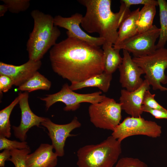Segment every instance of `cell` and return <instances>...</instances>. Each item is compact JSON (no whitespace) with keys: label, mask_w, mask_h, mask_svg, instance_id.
I'll return each mask as SVG.
<instances>
[{"label":"cell","mask_w":167,"mask_h":167,"mask_svg":"<svg viewBox=\"0 0 167 167\" xmlns=\"http://www.w3.org/2000/svg\"><path fill=\"white\" fill-rule=\"evenodd\" d=\"M49 54L53 71L71 83L104 72L102 49L74 38L67 37L56 43Z\"/></svg>","instance_id":"obj_1"},{"label":"cell","mask_w":167,"mask_h":167,"mask_svg":"<svg viewBox=\"0 0 167 167\" xmlns=\"http://www.w3.org/2000/svg\"><path fill=\"white\" fill-rule=\"evenodd\" d=\"M86 8L81 25L88 33H97L105 42L114 45L118 37V29L131 11L122 1L118 12L111 9L110 0H79Z\"/></svg>","instance_id":"obj_2"},{"label":"cell","mask_w":167,"mask_h":167,"mask_svg":"<svg viewBox=\"0 0 167 167\" xmlns=\"http://www.w3.org/2000/svg\"><path fill=\"white\" fill-rule=\"evenodd\" d=\"M31 15L34 26L27 43L26 49L29 59L38 61L56 44L61 32L54 25L51 15L37 10H33Z\"/></svg>","instance_id":"obj_3"},{"label":"cell","mask_w":167,"mask_h":167,"mask_svg":"<svg viewBox=\"0 0 167 167\" xmlns=\"http://www.w3.org/2000/svg\"><path fill=\"white\" fill-rule=\"evenodd\" d=\"M122 153L121 142L112 135L101 143L77 151L78 167H112Z\"/></svg>","instance_id":"obj_4"},{"label":"cell","mask_w":167,"mask_h":167,"mask_svg":"<svg viewBox=\"0 0 167 167\" xmlns=\"http://www.w3.org/2000/svg\"><path fill=\"white\" fill-rule=\"evenodd\" d=\"M132 58L143 70L145 79L153 90L167 91V88L161 85L167 83V76L165 73L167 68V48L156 49L149 54Z\"/></svg>","instance_id":"obj_5"},{"label":"cell","mask_w":167,"mask_h":167,"mask_svg":"<svg viewBox=\"0 0 167 167\" xmlns=\"http://www.w3.org/2000/svg\"><path fill=\"white\" fill-rule=\"evenodd\" d=\"M121 104L106 96L88 109L90 122L96 127L113 131L122 119Z\"/></svg>","instance_id":"obj_6"},{"label":"cell","mask_w":167,"mask_h":167,"mask_svg":"<svg viewBox=\"0 0 167 167\" xmlns=\"http://www.w3.org/2000/svg\"><path fill=\"white\" fill-rule=\"evenodd\" d=\"M101 93V91L87 94L78 93L71 90L68 84L65 83L58 92L47 95L46 97L40 99L45 102L47 110L54 103L61 102L65 105L63 108L64 111H74L79 107L81 103L94 104L101 102L106 97Z\"/></svg>","instance_id":"obj_7"},{"label":"cell","mask_w":167,"mask_h":167,"mask_svg":"<svg viewBox=\"0 0 167 167\" xmlns=\"http://www.w3.org/2000/svg\"><path fill=\"white\" fill-rule=\"evenodd\" d=\"M113 131L111 135L121 142L125 139L135 135L158 137L161 134L162 128L155 122L145 120L141 116H131L125 118Z\"/></svg>","instance_id":"obj_8"},{"label":"cell","mask_w":167,"mask_h":167,"mask_svg":"<svg viewBox=\"0 0 167 167\" xmlns=\"http://www.w3.org/2000/svg\"><path fill=\"white\" fill-rule=\"evenodd\" d=\"M160 32V28L153 25L147 31L138 33L119 45H113V47L120 50H125L131 53L134 57L148 55L156 50L155 42Z\"/></svg>","instance_id":"obj_9"},{"label":"cell","mask_w":167,"mask_h":167,"mask_svg":"<svg viewBox=\"0 0 167 167\" xmlns=\"http://www.w3.org/2000/svg\"><path fill=\"white\" fill-rule=\"evenodd\" d=\"M41 124L47 129L48 135L52 141V145L58 156L64 155V147L66 139L75 135L70 134L71 132L81 126V123L76 117L71 122L65 124H56L49 118H46Z\"/></svg>","instance_id":"obj_10"},{"label":"cell","mask_w":167,"mask_h":167,"mask_svg":"<svg viewBox=\"0 0 167 167\" xmlns=\"http://www.w3.org/2000/svg\"><path fill=\"white\" fill-rule=\"evenodd\" d=\"M83 16L81 14L78 13L68 17L56 15L54 18V24L57 27L67 30L66 34L67 37L74 38L97 46L102 45L105 42L103 39L91 36L80 27Z\"/></svg>","instance_id":"obj_11"},{"label":"cell","mask_w":167,"mask_h":167,"mask_svg":"<svg viewBox=\"0 0 167 167\" xmlns=\"http://www.w3.org/2000/svg\"><path fill=\"white\" fill-rule=\"evenodd\" d=\"M122 62L118 69L119 82L122 87L129 91H134L142 84L141 75L144 74L143 70L133 61L129 53L123 50Z\"/></svg>","instance_id":"obj_12"},{"label":"cell","mask_w":167,"mask_h":167,"mask_svg":"<svg viewBox=\"0 0 167 167\" xmlns=\"http://www.w3.org/2000/svg\"><path fill=\"white\" fill-rule=\"evenodd\" d=\"M28 92L22 93L19 103L21 112L20 124L18 126L12 127L15 136L21 141H25L27 132L31 128L35 126L38 127L46 118L38 116L32 111L28 103Z\"/></svg>","instance_id":"obj_13"},{"label":"cell","mask_w":167,"mask_h":167,"mask_svg":"<svg viewBox=\"0 0 167 167\" xmlns=\"http://www.w3.org/2000/svg\"><path fill=\"white\" fill-rule=\"evenodd\" d=\"M41 60L35 61L29 60L20 65L15 66L0 62V75L10 77L14 85L18 87L32 77L40 68Z\"/></svg>","instance_id":"obj_14"},{"label":"cell","mask_w":167,"mask_h":167,"mask_svg":"<svg viewBox=\"0 0 167 167\" xmlns=\"http://www.w3.org/2000/svg\"><path fill=\"white\" fill-rule=\"evenodd\" d=\"M150 89V85L145 79L142 85L134 91L122 89L119 103L121 104L122 110L132 117L141 116L143 112L142 109L143 95L145 92Z\"/></svg>","instance_id":"obj_15"},{"label":"cell","mask_w":167,"mask_h":167,"mask_svg":"<svg viewBox=\"0 0 167 167\" xmlns=\"http://www.w3.org/2000/svg\"><path fill=\"white\" fill-rule=\"evenodd\" d=\"M52 145L43 143L25 158L26 167H54L57 163V154L53 151Z\"/></svg>","instance_id":"obj_16"},{"label":"cell","mask_w":167,"mask_h":167,"mask_svg":"<svg viewBox=\"0 0 167 167\" xmlns=\"http://www.w3.org/2000/svg\"><path fill=\"white\" fill-rule=\"evenodd\" d=\"M139 8L131 11L120 26L118 32V37L115 44L119 45L124 41L138 33L137 22Z\"/></svg>","instance_id":"obj_17"},{"label":"cell","mask_w":167,"mask_h":167,"mask_svg":"<svg viewBox=\"0 0 167 167\" xmlns=\"http://www.w3.org/2000/svg\"><path fill=\"white\" fill-rule=\"evenodd\" d=\"M104 72L112 74L122 63L123 58L120 56V50L115 49L113 45L105 42L102 45Z\"/></svg>","instance_id":"obj_18"},{"label":"cell","mask_w":167,"mask_h":167,"mask_svg":"<svg viewBox=\"0 0 167 167\" xmlns=\"http://www.w3.org/2000/svg\"><path fill=\"white\" fill-rule=\"evenodd\" d=\"M112 77V74L103 72L84 81L71 83L69 86L73 91L86 87H96L106 92L109 89Z\"/></svg>","instance_id":"obj_19"},{"label":"cell","mask_w":167,"mask_h":167,"mask_svg":"<svg viewBox=\"0 0 167 167\" xmlns=\"http://www.w3.org/2000/svg\"><path fill=\"white\" fill-rule=\"evenodd\" d=\"M51 82L38 71L24 84L19 87V90L31 92L38 90H49Z\"/></svg>","instance_id":"obj_20"},{"label":"cell","mask_w":167,"mask_h":167,"mask_svg":"<svg viewBox=\"0 0 167 167\" xmlns=\"http://www.w3.org/2000/svg\"><path fill=\"white\" fill-rule=\"evenodd\" d=\"M156 6L152 4L145 5L139 11L137 22L138 33L147 31L153 25V22L156 11Z\"/></svg>","instance_id":"obj_21"},{"label":"cell","mask_w":167,"mask_h":167,"mask_svg":"<svg viewBox=\"0 0 167 167\" xmlns=\"http://www.w3.org/2000/svg\"><path fill=\"white\" fill-rule=\"evenodd\" d=\"M22 93L19 95L7 106L0 111V137L9 138L11 136V125L10 117L15 106L19 103Z\"/></svg>","instance_id":"obj_22"},{"label":"cell","mask_w":167,"mask_h":167,"mask_svg":"<svg viewBox=\"0 0 167 167\" xmlns=\"http://www.w3.org/2000/svg\"><path fill=\"white\" fill-rule=\"evenodd\" d=\"M157 2L160 28L159 39L156 45V49L164 48L167 42V2L165 0H158Z\"/></svg>","instance_id":"obj_23"},{"label":"cell","mask_w":167,"mask_h":167,"mask_svg":"<svg viewBox=\"0 0 167 167\" xmlns=\"http://www.w3.org/2000/svg\"><path fill=\"white\" fill-rule=\"evenodd\" d=\"M11 157L8 161L12 162L15 167H26L25 158L30 153L31 150L29 147L22 149H14L10 150Z\"/></svg>","instance_id":"obj_24"},{"label":"cell","mask_w":167,"mask_h":167,"mask_svg":"<svg viewBox=\"0 0 167 167\" xmlns=\"http://www.w3.org/2000/svg\"><path fill=\"white\" fill-rule=\"evenodd\" d=\"M6 4L8 11L12 13H18L26 11L29 7V0H2Z\"/></svg>","instance_id":"obj_25"},{"label":"cell","mask_w":167,"mask_h":167,"mask_svg":"<svg viewBox=\"0 0 167 167\" xmlns=\"http://www.w3.org/2000/svg\"><path fill=\"white\" fill-rule=\"evenodd\" d=\"M7 138L0 137V150L7 149L11 150L14 149H22L29 147L25 141L19 142L11 140Z\"/></svg>","instance_id":"obj_26"},{"label":"cell","mask_w":167,"mask_h":167,"mask_svg":"<svg viewBox=\"0 0 167 167\" xmlns=\"http://www.w3.org/2000/svg\"><path fill=\"white\" fill-rule=\"evenodd\" d=\"M115 167H148L147 165L139 159L132 157H125L120 159Z\"/></svg>","instance_id":"obj_27"},{"label":"cell","mask_w":167,"mask_h":167,"mask_svg":"<svg viewBox=\"0 0 167 167\" xmlns=\"http://www.w3.org/2000/svg\"><path fill=\"white\" fill-rule=\"evenodd\" d=\"M155 94H152L149 90L146 91L144 94L142 105L153 109L166 111L167 110L160 105L155 99Z\"/></svg>","instance_id":"obj_28"},{"label":"cell","mask_w":167,"mask_h":167,"mask_svg":"<svg viewBox=\"0 0 167 167\" xmlns=\"http://www.w3.org/2000/svg\"><path fill=\"white\" fill-rule=\"evenodd\" d=\"M14 85L12 79L9 76L4 75H0V92H7Z\"/></svg>","instance_id":"obj_29"},{"label":"cell","mask_w":167,"mask_h":167,"mask_svg":"<svg viewBox=\"0 0 167 167\" xmlns=\"http://www.w3.org/2000/svg\"><path fill=\"white\" fill-rule=\"evenodd\" d=\"M142 109L143 112L149 113L156 118L167 119V111L152 109L143 105H142Z\"/></svg>","instance_id":"obj_30"},{"label":"cell","mask_w":167,"mask_h":167,"mask_svg":"<svg viewBox=\"0 0 167 167\" xmlns=\"http://www.w3.org/2000/svg\"><path fill=\"white\" fill-rule=\"evenodd\" d=\"M129 7L132 5L152 4L158 6L157 1L155 0H122Z\"/></svg>","instance_id":"obj_31"},{"label":"cell","mask_w":167,"mask_h":167,"mask_svg":"<svg viewBox=\"0 0 167 167\" xmlns=\"http://www.w3.org/2000/svg\"><path fill=\"white\" fill-rule=\"evenodd\" d=\"M10 151L4 149L0 153V167H4L5 162L11 157Z\"/></svg>","instance_id":"obj_32"},{"label":"cell","mask_w":167,"mask_h":167,"mask_svg":"<svg viewBox=\"0 0 167 167\" xmlns=\"http://www.w3.org/2000/svg\"><path fill=\"white\" fill-rule=\"evenodd\" d=\"M8 8L6 5L5 4L0 5V17L3 16L7 11Z\"/></svg>","instance_id":"obj_33"}]
</instances>
